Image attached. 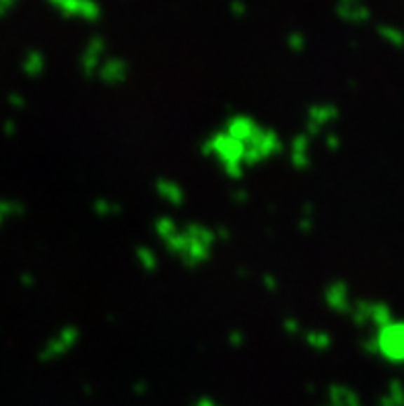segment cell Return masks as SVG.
I'll list each match as a JSON object with an SVG mask.
<instances>
[{"label":"cell","mask_w":404,"mask_h":406,"mask_svg":"<svg viewBox=\"0 0 404 406\" xmlns=\"http://www.w3.org/2000/svg\"><path fill=\"white\" fill-rule=\"evenodd\" d=\"M48 2L67 17H81L89 21L100 17V4L95 0H48Z\"/></svg>","instance_id":"cell-1"},{"label":"cell","mask_w":404,"mask_h":406,"mask_svg":"<svg viewBox=\"0 0 404 406\" xmlns=\"http://www.w3.org/2000/svg\"><path fill=\"white\" fill-rule=\"evenodd\" d=\"M338 13L349 21H365L370 17V11L363 0H340Z\"/></svg>","instance_id":"cell-2"},{"label":"cell","mask_w":404,"mask_h":406,"mask_svg":"<svg viewBox=\"0 0 404 406\" xmlns=\"http://www.w3.org/2000/svg\"><path fill=\"white\" fill-rule=\"evenodd\" d=\"M382 34L386 35L388 39H394V43H403L404 37L396 29H388V27H382Z\"/></svg>","instance_id":"cell-3"},{"label":"cell","mask_w":404,"mask_h":406,"mask_svg":"<svg viewBox=\"0 0 404 406\" xmlns=\"http://www.w3.org/2000/svg\"><path fill=\"white\" fill-rule=\"evenodd\" d=\"M234 11L236 13H243V2H234Z\"/></svg>","instance_id":"cell-4"}]
</instances>
